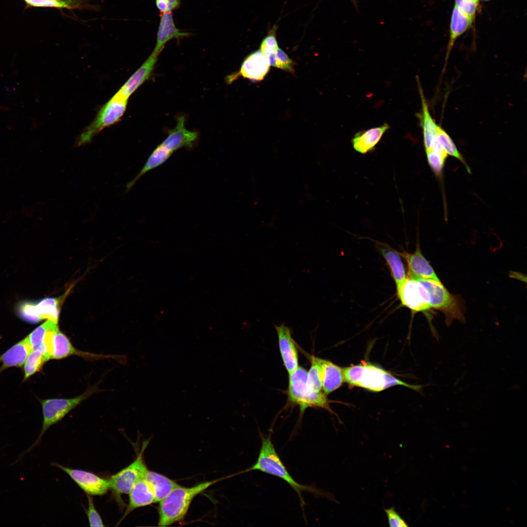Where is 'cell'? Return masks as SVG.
<instances>
[{
    "label": "cell",
    "instance_id": "6da1fadb",
    "mask_svg": "<svg viewBox=\"0 0 527 527\" xmlns=\"http://www.w3.org/2000/svg\"><path fill=\"white\" fill-rule=\"evenodd\" d=\"M260 438L261 446L256 462L250 467L235 473V476L253 470H259L282 479L296 492L300 499L303 512L305 504L303 497V492L310 493L318 497L333 499L331 494L313 486L304 485L297 482L287 471L276 451L270 434L267 436L260 433Z\"/></svg>",
    "mask_w": 527,
    "mask_h": 527
},
{
    "label": "cell",
    "instance_id": "7a4b0ae2",
    "mask_svg": "<svg viewBox=\"0 0 527 527\" xmlns=\"http://www.w3.org/2000/svg\"><path fill=\"white\" fill-rule=\"evenodd\" d=\"M230 478L229 475L205 481L191 487L181 485L161 501L158 507L159 526H169L183 520L194 499L211 486Z\"/></svg>",
    "mask_w": 527,
    "mask_h": 527
},
{
    "label": "cell",
    "instance_id": "3957f363",
    "mask_svg": "<svg viewBox=\"0 0 527 527\" xmlns=\"http://www.w3.org/2000/svg\"><path fill=\"white\" fill-rule=\"evenodd\" d=\"M343 372L345 382L350 386L372 391H381L392 386L401 385L419 392L425 386L407 384L382 368L367 363L343 368Z\"/></svg>",
    "mask_w": 527,
    "mask_h": 527
},
{
    "label": "cell",
    "instance_id": "277c9868",
    "mask_svg": "<svg viewBox=\"0 0 527 527\" xmlns=\"http://www.w3.org/2000/svg\"><path fill=\"white\" fill-rule=\"evenodd\" d=\"M288 375V400L292 404L299 406L301 415L307 408L319 407L336 415L330 407L331 401L328 399L327 395L323 391H316L309 386L307 371L304 368L299 366Z\"/></svg>",
    "mask_w": 527,
    "mask_h": 527
},
{
    "label": "cell",
    "instance_id": "5b68a950",
    "mask_svg": "<svg viewBox=\"0 0 527 527\" xmlns=\"http://www.w3.org/2000/svg\"><path fill=\"white\" fill-rule=\"evenodd\" d=\"M426 289L430 309L442 312L445 316L447 325L454 320L465 321V306L461 297L450 293L441 281L429 279H415Z\"/></svg>",
    "mask_w": 527,
    "mask_h": 527
},
{
    "label": "cell",
    "instance_id": "8992f818",
    "mask_svg": "<svg viewBox=\"0 0 527 527\" xmlns=\"http://www.w3.org/2000/svg\"><path fill=\"white\" fill-rule=\"evenodd\" d=\"M97 390L95 387L89 388L81 395L70 399L55 398L42 400L41 404L43 422L41 431L35 442L20 454L15 463L40 444L42 437L50 427L60 421L71 410L96 392Z\"/></svg>",
    "mask_w": 527,
    "mask_h": 527
},
{
    "label": "cell",
    "instance_id": "52a82bcc",
    "mask_svg": "<svg viewBox=\"0 0 527 527\" xmlns=\"http://www.w3.org/2000/svg\"><path fill=\"white\" fill-rule=\"evenodd\" d=\"M128 100L116 93L103 105L93 121L81 134L77 145L89 143L101 130L118 122L126 110Z\"/></svg>",
    "mask_w": 527,
    "mask_h": 527
},
{
    "label": "cell",
    "instance_id": "ba28073f",
    "mask_svg": "<svg viewBox=\"0 0 527 527\" xmlns=\"http://www.w3.org/2000/svg\"><path fill=\"white\" fill-rule=\"evenodd\" d=\"M149 441H144L136 459L130 464L112 475L108 479L109 489L117 502L122 501L121 495L129 494L137 481L144 475L147 470L143 454Z\"/></svg>",
    "mask_w": 527,
    "mask_h": 527
},
{
    "label": "cell",
    "instance_id": "9c48e42d",
    "mask_svg": "<svg viewBox=\"0 0 527 527\" xmlns=\"http://www.w3.org/2000/svg\"><path fill=\"white\" fill-rule=\"evenodd\" d=\"M397 287L398 297L401 304L414 313H425L430 309L429 299L425 286L417 280L407 277Z\"/></svg>",
    "mask_w": 527,
    "mask_h": 527
},
{
    "label": "cell",
    "instance_id": "30bf717a",
    "mask_svg": "<svg viewBox=\"0 0 527 527\" xmlns=\"http://www.w3.org/2000/svg\"><path fill=\"white\" fill-rule=\"evenodd\" d=\"M61 469L86 494L91 496H102L109 489L108 480L102 478L91 472L73 469L57 463L52 464Z\"/></svg>",
    "mask_w": 527,
    "mask_h": 527
},
{
    "label": "cell",
    "instance_id": "8fae6325",
    "mask_svg": "<svg viewBox=\"0 0 527 527\" xmlns=\"http://www.w3.org/2000/svg\"><path fill=\"white\" fill-rule=\"evenodd\" d=\"M270 66L268 59L260 50L256 51L245 58L238 73L227 77L226 81L230 83L240 76L254 81H260L268 73Z\"/></svg>",
    "mask_w": 527,
    "mask_h": 527
},
{
    "label": "cell",
    "instance_id": "7c38bea8",
    "mask_svg": "<svg viewBox=\"0 0 527 527\" xmlns=\"http://www.w3.org/2000/svg\"><path fill=\"white\" fill-rule=\"evenodd\" d=\"M279 347L284 366L288 374L299 366L298 353L290 328L284 324L275 325Z\"/></svg>",
    "mask_w": 527,
    "mask_h": 527
},
{
    "label": "cell",
    "instance_id": "4fadbf2b",
    "mask_svg": "<svg viewBox=\"0 0 527 527\" xmlns=\"http://www.w3.org/2000/svg\"><path fill=\"white\" fill-rule=\"evenodd\" d=\"M190 36V33L182 31L177 27L172 12L161 14L156 42L152 54L158 56L169 41L179 40Z\"/></svg>",
    "mask_w": 527,
    "mask_h": 527
},
{
    "label": "cell",
    "instance_id": "5bb4252c",
    "mask_svg": "<svg viewBox=\"0 0 527 527\" xmlns=\"http://www.w3.org/2000/svg\"><path fill=\"white\" fill-rule=\"evenodd\" d=\"M77 355L86 359H100L112 357L111 356L98 355L80 351L76 348L69 339L59 328L52 337L50 349V359L60 360L70 356Z\"/></svg>",
    "mask_w": 527,
    "mask_h": 527
},
{
    "label": "cell",
    "instance_id": "9a60e30c",
    "mask_svg": "<svg viewBox=\"0 0 527 527\" xmlns=\"http://www.w3.org/2000/svg\"><path fill=\"white\" fill-rule=\"evenodd\" d=\"M400 254L407 263L408 277L440 281L430 263L422 254L419 244L413 253L405 252Z\"/></svg>",
    "mask_w": 527,
    "mask_h": 527
},
{
    "label": "cell",
    "instance_id": "2e32d148",
    "mask_svg": "<svg viewBox=\"0 0 527 527\" xmlns=\"http://www.w3.org/2000/svg\"><path fill=\"white\" fill-rule=\"evenodd\" d=\"M129 494L128 504L117 525L136 509L156 503L153 490L144 476L137 481Z\"/></svg>",
    "mask_w": 527,
    "mask_h": 527
},
{
    "label": "cell",
    "instance_id": "e0dca14e",
    "mask_svg": "<svg viewBox=\"0 0 527 527\" xmlns=\"http://www.w3.org/2000/svg\"><path fill=\"white\" fill-rule=\"evenodd\" d=\"M151 54L144 63L131 75L116 93L128 99L130 96L150 76L158 60Z\"/></svg>",
    "mask_w": 527,
    "mask_h": 527
},
{
    "label": "cell",
    "instance_id": "ac0fdd59",
    "mask_svg": "<svg viewBox=\"0 0 527 527\" xmlns=\"http://www.w3.org/2000/svg\"><path fill=\"white\" fill-rule=\"evenodd\" d=\"M389 128L387 123L356 133L352 139L354 149L365 154L373 150L385 133Z\"/></svg>",
    "mask_w": 527,
    "mask_h": 527
},
{
    "label": "cell",
    "instance_id": "d6986e66",
    "mask_svg": "<svg viewBox=\"0 0 527 527\" xmlns=\"http://www.w3.org/2000/svg\"><path fill=\"white\" fill-rule=\"evenodd\" d=\"M32 350L26 336L0 355V363H2L0 372L9 367L22 366Z\"/></svg>",
    "mask_w": 527,
    "mask_h": 527
},
{
    "label": "cell",
    "instance_id": "ffe728a7",
    "mask_svg": "<svg viewBox=\"0 0 527 527\" xmlns=\"http://www.w3.org/2000/svg\"><path fill=\"white\" fill-rule=\"evenodd\" d=\"M417 80L422 102V111L419 114V118L423 131L424 144L426 151L431 148L437 135L438 125L436 123L429 112L420 81L418 78Z\"/></svg>",
    "mask_w": 527,
    "mask_h": 527
},
{
    "label": "cell",
    "instance_id": "44dd1931",
    "mask_svg": "<svg viewBox=\"0 0 527 527\" xmlns=\"http://www.w3.org/2000/svg\"><path fill=\"white\" fill-rule=\"evenodd\" d=\"M177 121L176 126L168 130V135L164 140L173 144L178 150L183 147H192L198 139V133L188 130L185 127L184 116L178 117Z\"/></svg>",
    "mask_w": 527,
    "mask_h": 527
},
{
    "label": "cell",
    "instance_id": "7402d4cb",
    "mask_svg": "<svg viewBox=\"0 0 527 527\" xmlns=\"http://www.w3.org/2000/svg\"><path fill=\"white\" fill-rule=\"evenodd\" d=\"M323 370L322 390L327 395L342 386L345 382L343 368L321 359Z\"/></svg>",
    "mask_w": 527,
    "mask_h": 527
},
{
    "label": "cell",
    "instance_id": "603a6c76",
    "mask_svg": "<svg viewBox=\"0 0 527 527\" xmlns=\"http://www.w3.org/2000/svg\"><path fill=\"white\" fill-rule=\"evenodd\" d=\"M144 477L150 486L156 502H160L180 485L174 480L147 469Z\"/></svg>",
    "mask_w": 527,
    "mask_h": 527
},
{
    "label": "cell",
    "instance_id": "cb8c5ba5",
    "mask_svg": "<svg viewBox=\"0 0 527 527\" xmlns=\"http://www.w3.org/2000/svg\"><path fill=\"white\" fill-rule=\"evenodd\" d=\"M473 21L454 5L450 19L449 37L447 46L446 63H447L448 58L456 41L471 26Z\"/></svg>",
    "mask_w": 527,
    "mask_h": 527
},
{
    "label": "cell",
    "instance_id": "d4e9b609",
    "mask_svg": "<svg viewBox=\"0 0 527 527\" xmlns=\"http://www.w3.org/2000/svg\"><path fill=\"white\" fill-rule=\"evenodd\" d=\"M379 251L385 260L397 287L407 277L402 260V256L398 252L387 247H380Z\"/></svg>",
    "mask_w": 527,
    "mask_h": 527
},
{
    "label": "cell",
    "instance_id": "484cf974",
    "mask_svg": "<svg viewBox=\"0 0 527 527\" xmlns=\"http://www.w3.org/2000/svg\"><path fill=\"white\" fill-rule=\"evenodd\" d=\"M435 139L447 155H449L457 159L464 165L467 171L471 173L469 167L458 150L453 140L447 133L440 125H438Z\"/></svg>",
    "mask_w": 527,
    "mask_h": 527
},
{
    "label": "cell",
    "instance_id": "4316f807",
    "mask_svg": "<svg viewBox=\"0 0 527 527\" xmlns=\"http://www.w3.org/2000/svg\"><path fill=\"white\" fill-rule=\"evenodd\" d=\"M62 300V297L46 298L37 303V309L41 320H50L58 323L59 305Z\"/></svg>",
    "mask_w": 527,
    "mask_h": 527
},
{
    "label": "cell",
    "instance_id": "83f0119b",
    "mask_svg": "<svg viewBox=\"0 0 527 527\" xmlns=\"http://www.w3.org/2000/svg\"><path fill=\"white\" fill-rule=\"evenodd\" d=\"M48 360L44 352L40 349L32 350L24 365V381L39 371Z\"/></svg>",
    "mask_w": 527,
    "mask_h": 527
},
{
    "label": "cell",
    "instance_id": "f1b7e54d",
    "mask_svg": "<svg viewBox=\"0 0 527 527\" xmlns=\"http://www.w3.org/2000/svg\"><path fill=\"white\" fill-rule=\"evenodd\" d=\"M309 360L311 365L307 372L308 385L314 391H322L323 370L321 358L310 355Z\"/></svg>",
    "mask_w": 527,
    "mask_h": 527
},
{
    "label": "cell",
    "instance_id": "f546056e",
    "mask_svg": "<svg viewBox=\"0 0 527 527\" xmlns=\"http://www.w3.org/2000/svg\"><path fill=\"white\" fill-rule=\"evenodd\" d=\"M55 323L57 322L47 320L27 336L33 350L40 349L43 351L46 354L45 341L47 332L49 328Z\"/></svg>",
    "mask_w": 527,
    "mask_h": 527
},
{
    "label": "cell",
    "instance_id": "4dcf8cb0",
    "mask_svg": "<svg viewBox=\"0 0 527 527\" xmlns=\"http://www.w3.org/2000/svg\"><path fill=\"white\" fill-rule=\"evenodd\" d=\"M26 4L35 7H50L58 8H75L81 4L78 0H24Z\"/></svg>",
    "mask_w": 527,
    "mask_h": 527
},
{
    "label": "cell",
    "instance_id": "1f68e13d",
    "mask_svg": "<svg viewBox=\"0 0 527 527\" xmlns=\"http://www.w3.org/2000/svg\"><path fill=\"white\" fill-rule=\"evenodd\" d=\"M270 66H272L291 73L295 72L294 62L281 49L278 48L273 56L268 59Z\"/></svg>",
    "mask_w": 527,
    "mask_h": 527
},
{
    "label": "cell",
    "instance_id": "d6a6232c",
    "mask_svg": "<svg viewBox=\"0 0 527 527\" xmlns=\"http://www.w3.org/2000/svg\"><path fill=\"white\" fill-rule=\"evenodd\" d=\"M426 152L429 166L435 175L441 178L447 155L432 149Z\"/></svg>",
    "mask_w": 527,
    "mask_h": 527
},
{
    "label": "cell",
    "instance_id": "836d02e7",
    "mask_svg": "<svg viewBox=\"0 0 527 527\" xmlns=\"http://www.w3.org/2000/svg\"><path fill=\"white\" fill-rule=\"evenodd\" d=\"M20 316L24 320L30 323H38L41 321L36 307V303L31 302H23L18 307Z\"/></svg>",
    "mask_w": 527,
    "mask_h": 527
},
{
    "label": "cell",
    "instance_id": "e575fe53",
    "mask_svg": "<svg viewBox=\"0 0 527 527\" xmlns=\"http://www.w3.org/2000/svg\"><path fill=\"white\" fill-rule=\"evenodd\" d=\"M88 507L86 510L89 526L92 527H104L102 519L97 510L92 496L87 495Z\"/></svg>",
    "mask_w": 527,
    "mask_h": 527
},
{
    "label": "cell",
    "instance_id": "d590c367",
    "mask_svg": "<svg viewBox=\"0 0 527 527\" xmlns=\"http://www.w3.org/2000/svg\"><path fill=\"white\" fill-rule=\"evenodd\" d=\"M455 6L464 15L472 20L475 17L478 2L468 0H455Z\"/></svg>",
    "mask_w": 527,
    "mask_h": 527
},
{
    "label": "cell",
    "instance_id": "8d00e7d4",
    "mask_svg": "<svg viewBox=\"0 0 527 527\" xmlns=\"http://www.w3.org/2000/svg\"><path fill=\"white\" fill-rule=\"evenodd\" d=\"M278 45L274 35H270L265 37L260 46L261 52L267 58L275 54Z\"/></svg>",
    "mask_w": 527,
    "mask_h": 527
},
{
    "label": "cell",
    "instance_id": "74e56055",
    "mask_svg": "<svg viewBox=\"0 0 527 527\" xmlns=\"http://www.w3.org/2000/svg\"><path fill=\"white\" fill-rule=\"evenodd\" d=\"M389 526L391 527H408L404 519L395 510L393 507L385 508Z\"/></svg>",
    "mask_w": 527,
    "mask_h": 527
},
{
    "label": "cell",
    "instance_id": "f35d334b",
    "mask_svg": "<svg viewBox=\"0 0 527 527\" xmlns=\"http://www.w3.org/2000/svg\"><path fill=\"white\" fill-rule=\"evenodd\" d=\"M181 0H156V5L161 14L172 12L179 8L181 5Z\"/></svg>",
    "mask_w": 527,
    "mask_h": 527
},
{
    "label": "cell",
    "instance_id": "ab89813d",
    "mask_svg": "<svg viewBox=\"0 0 527 527\" xmlns=\"http://www.w3.org/2000/svg\"><path fill=\"white\" fill-rule=\"evenodd\" d=\"M469 0V1H473V2H478V1H479V0Z\"/></svg>",
    "mask_w": 527,
    "mask_h": 527
},
{
    "label": "cell",
    "instance_id": "60d3db41",
    "mask_svg": "<svg viewBox=\"0 0 527 527\" xmlns=\"http://www.w3.org/2000/svg\"><path fill=\"white\" fill-rule=\"evenodd\" d=\"M482 0L488 1V0Z\"/></svg>",
    "mask_w": 527,
    "mask_h": 527
},
{
    "label": "cell",
    "instance_id": "b9f144b4",
    "mask_svg": "<svg viewBox=\"0 0 527 527\" xmlns=\"http://www.w3.org/2000/svg\"><path fill=\"white\" fill-rule=\"evenodd\" d=\"M1 338V337H0V339Z\"/></svg>",
    "mask_w": 527,
    "mask_h": 527
}]
</instances>
